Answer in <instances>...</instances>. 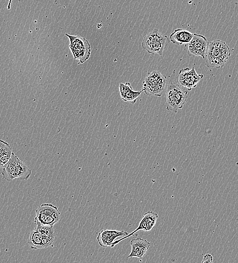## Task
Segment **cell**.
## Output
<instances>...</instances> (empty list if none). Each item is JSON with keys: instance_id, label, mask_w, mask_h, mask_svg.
<instances>
[{"instance_id": "cell-1", "label": "cell", "mask_w": 238, "mask_h": 263, "mask_svg": "<svg viewBox=\"0 0 238 263\" xmlns=\"http://www.w3.org/2000/svg\"><path fill=\"white\" fill-rule=\"evenodd\" d=\"M230 55V48L225 42L220 39L210 41L205 56V65L208 68H222Z\"/></svg>"}, {"instance_id": "cell-2", "label": "cell", "mask_w": 238, "mask_h": 263, "mask_svg": "<svg viewBox=\"0 0 238 263\" xmlns=\"http://www.w3.org/2000/svg\"><path fill=\"white\" fill-rule=\"evenodd\" d=\"M166 89V77L158 71L148 73L142 83V91L148 96L161 97Z\"/></svg>"}, {"instance_id": "cell-3", "label": "cell", "mask_w": 238, "mask_h": 263, "mask_svg": "<svg viewBox=\"0 0 238 263\" xmlns=\"http://www.w3.org/2000/svg\"><path fill=\"white\" fill-rule=\"evenodd\" d=\"M65 35L69 39V49L74 60H78V64H83L89 59L91 55V46L88 40L79 35Z\"/></svg>"}, {"instance_id": "cell-4", "label": "cell", "mask_w": 238, "mask_h": 263, "mask_svg": "<svg viewBox=\"0 0 238 263\" xmlns=\"http://www.w3.org/2000/svg\"><path fill=\"white\" fill-rule=\"evenodd\" d=\"M166 90V109L177 113L186 102L187 92L174 82L169 83Z\"/></svg>"}, {"instance_id": "cell-5", "label": "cell", "mask_w": 238, "mask_h": 263, "mask_svg": "<svg viewBox=\"0 0 238 263\" xmlns=\"http://www.w3.org/2000/svg\"><path fill=\"white\" fill-rule=\"evenodd\" d=\"M167 38V35H163L155 28L144 36L142 47L149 54L162 56Z\"/></svg>"}, {"instance_id": "cell-6", "label": "cell", "mask_w": 238, "mask_h": 263, "mask_svg": "<svg viewBox=\"0 0 238 263\" xmlns=\"http://www.w3.org/2000/svg\"><path fill=\"white\" fill-rule=\"evenodd\" d=\"M61 213L57 207L50 203L42 204L36 210L35 224L54 226L59 221Z\"/></svg>"}, {"instance_id": "cell-7", "label": "cell", "mask_w": 238, "mask_h": 263, "mask_svg": "<svg viewBox=\"0 0 238 263\" xmlns=\"http://www.w3.org/2000/svg\"><path fill=\"white\" fill-rule=\"evenodd\" d=\"M203 77V74L197 73L194 67L191 69L186 67L179 71L177 75V80L180 85L190 91L197 86Z\"/></svg>"}, {"instance_id": "cell-8", "label": "cell", "mask_w": 238, "mask_h": 263, "mask_svg": "<svg viewBox=\"0 0 238 263\" xmlns=\"http://www.w3.org/2000/svg\"><path fill=\"white\" fill-rule=\"evenodd\" d=\"M208 43L209 41L203 35L193 33L192 39L187 43V55L205 59Z\"/></svg>"}, {"instance_id": "cell-9", "label": "cell", "mask_w": 238, "mask_h": 263, "mask_svg": "<svg viewBox=\"0 0 238 263\" xmlns=\"http://www.w3.org/2000/svg\"><path fill=\"white\" fill-rule=\"evenodd\" d=\"M158 217V215L157 213L151 210L147 211L144 214L138 227L131 233L128 234L121 239L115 240L113 243L111 247H113L115 245L117 244L123 240L131 236L134 235V234L139 231L143 230L145 232L149 231L155 226Z\"/></svg>"}, {"instance_id": "cell-10", "label": "cell", "mask_w": 238, "mask_h": 263, "mask_svg": "<svg viewBox=\"0 0 238 263\" xmlns=\"http://www.w3.org/2000/svg\"><path fill=\"white\" fill-rule=\"evenodd\" d=\"M128 234L124 230L104 229L99 233L97 240L100 246L111 247L113 243L117 237L125 236Z\"/></svg>"}, {"instance_id": "cell-11", "label": "cell", "mask_w": 238, "mask_h": 263, "mask_svg": "<svg viewBox=\"0 0 238 263\" xmlns=\"http://www.w3.org/2000/svg\"><path fill=\"white\" fill-rule=\"evenodd\" d=\"M132 250L128 258L136 257L141 258L149 249L150 243L146 239L137 237L130 242Z\"/></svg>"}, {"instance_id": "cell-12", "label": "cell", "mask_w": 238, "mask_h": 263, "mask_svg": "<svg viewBox=\"0 0 238 263\" xmlns=\"http://www.w3.org/2000/svg\"><path fill=\"white\" fill-rule=\"evenodd\" d=\"M119 90L122 99L124 102H127L131 104H135L140 97L142 90L141 91H135L132 87L129 82L121 83L119 85Z\"/></svg>"}, {"instance_id": "cell-13", "label": "cell", "mask_w": 238, "mask_h": 263, "mask_svg": "<svg viewBox=\"0 0 238 263\" xmlns=\"http://www.w3.org/2000/svg\"><path fill=\"white\" fill-rule=\"evenodd\" d=\"M35 227L42 236V248H46L51 246L54 241L55 231L53 226L36 224Z\"/></svg>"}, {"instance_id": "cell-14", "label": "cell", "mask_w": 238, "mask_h": 263, "mask_svg": "<svg viewBox=\"0 0 238 263\" xmlns=\"http://www.w3.org/2000/svg\"><path fill=\"white\" fill-rule=\"evenodd\" d=\"M193 33L182 28H177L169 36L170 41L174 44L182 45L187 44L192 39Z\"/></svg>"}, {"instance_id": "cell-15", "label": "cell", "mask_w": 238, "mask_h": 263, "mask_svg": "<svg viewBox=\"0 0 238 263\" xmlns=\"http://www.w3.org/2000/svg\"><path fill=\"white\" fill-rule=\"evenodd\" d=\"M20 159L12 152L11 157L5 165L2 175L3 178L8 181L16 179V170L18 162Z\"/></svg>"}, {"instance_id": "cell-16", "label": "cell", "mask_w": 238, "mask_h": 263, "mask_svg": "<svg viewBox=\"0 0 238 263\" xmlns=\"http://www.w3.org/2000/svg\"><path fill=\"white\" fill-rule=\"evenodd\" d=\"M12 150L10 145L6 141L0 140V174L4 167L10 159Z\"/></svg>"}, {"instance_id": "cell-17", "label": "cell", "mask_w": 238, "mask_h": 263, "mask_svg": "<svg viewBox=\"0 0 238 263\" xmlns=\"http://www.w3.org/2000/svg\"><path fill=\"white\" fill-rule=\"evenodd\" d=\"M28 243L32 249H43L42 236L36 228L30 232Z\"/></svg>"}, {"instance_id": "cell-18", "label": "cell", "mask_w": 238, "mask_h": 263, "mask_svg": "<svg viewBox=\"0 0 238 263\" xmlns=\"http://www.w3.org/2000/svg\"><path fill=\"white\" fill-rule=\"evenodd\" d=\"M32 170L27 167L25 163L19 160L16 170V179L19 178L22 180H27L30 177Z\"/></svg>"}, {"instance_id": "cell-19", "label": "cell", "mask_w": 238, "mask_h": 263, "mask_svg": "<svg viewBox=\"0 0 238 263\" xmlns=\"http://www.w3.org/2000/svg\"><path fill=\"white\" fill-rule=\"evenodd\" d=\"M213 256L211 254H206L204 256L202 263H212L213 262Z\"/></svg>"}, {"instance_id": "cell-20", "label": "cell", "mask_w": 238, "mask_h": 263, "mask_svg": "<svg viewBox=\"0 0 238 263\" xmlns=\"http://www.w3.org/2000/svg\"><path fill=\"white\" fill-rule=\"evenodd\" d=\"M12 2V0H9L8 4V6H7V9L8 10H10L11 9V5Z\"/></svg>"}]
</instances>
